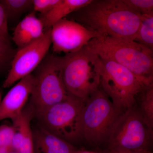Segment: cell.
<instances>
[{"instance_id": "obj_28", "label": "cell", "mask_w": 153, "mask_h": 153, "mask_svg": "<svg viewBox=\"0 0 153 153\" xmlns=\"http://www.w3.org/2000/svg\"><path fill=\"white\" fill-rule=\"evenodd\" d=\"M10 153H18L16 152H15V151H13L12 152H11Z\"/></svg>"}, {"instance_id": "obj_11", "label": "cell", "mask_w": 153, "mask_h": 153, "mask_svg": "<svg viewBox=\"0 0 153 153\" xmlns=\"http://www.w3.org/2000/svg\"><path fill=\"white\" fill-rule=\"evenodd\" d=\"M34 82V75L30 74L10 89L1 101L0 121L10 119L13 121L22 114L32 94Z\"/></svg>"}, {"instance_id": "obj_25", "label": "cell", "mask_w": 153, "mask_h": 153, "mask_svg": "<svg viewBox=\"0 0 153 153\" xmlns=\"http://www.w3.org/2000/svg\"><path fill=\"white\" fill-rule=\"evenodd\" d=\"M108 153H152V152H117L114 151L108 150Z\"/></svg>"}, {"instance_id": "obj_10", "label": "cell", "mask_w": 153, "mask_h": 153, "mask_svg": "<svg viewBox=\"0 0 153 153\" xmlns=\"http://www.w3.org/2000/svg\"><path fill=\"white\" fill-rule=\"evenodd\" d=\"M102 36L71 19L64 18L51 28L53 52L69 54L80 50L93 38Z\"/></svg>"}, {"instance_id": "obj_23", "label": "cell", "mask_w": 153, "mask_h": 153, "mask_svg": "<svg viewBox=\"0 0 153 153\" xmlns=\"http://www.w3.org/2000/svg\"><path fill=\"white\" fill-rule=\"evenodd\" d=\"M0 39L5 41H10L8 28V19L3 8L0 4Z\"/></svg>"}, {"instance_id": "obj_19", "label": "cell", "mask_w": 153, "mask_h": 153, "mask_svg": "<svg viewBox=\"0 0 153 153\" xmlns=\"http://www.w3.org/2000/svg\"><path fill=\"white\" fill-rule=\"evenodd\" d=\"M134 13L141 16L153 13V0H123Z\"/></svg>"}, {"instance_id": "obj_12", "label": "cell", "mask_w": 153, "mask_h": 153, "mask_svg": "<svg viewBox=\"0 0 153 153\" xmlns=\"http://www.w3.org/2000/svg\"><path fill=\"white\" fill-rule=\"evenodd\" d=\"M45 31L42 21L33 11L19 22L15 28L12 39L20 49L41 38Z\"/></svg>"}, {"instance_id": "obj_7", "label": "cell", "mask_w": 153, "mask_h": 153, "mask_svg": "<svg viewBox=\"0 0 153 153\" xmlns=\"http://www.w3.org/2000/svg\"><path fill=\"white\" fill-rule=\"evenodd\" d=\"M100 87L85 102L81 117L82 140L93 146L106 142L121 113Z\"/></svg>"}, {"instance_id": "obj_16", "label": "cell", "mask_w": 153, "mask_h": 153, "mask_svg": "<svg viewBox=\"0 0 153 153\" xmlns=\"http://www.w3.org/2000/svg\"><path fill=\"white\" fill-rule=\"evenodd\" d=\"M145 123L153 128V84L148 85L138 94L135 104Z\"/></svg>"}, {"instance_id": "obj_8", "label": "cell", "mask_w": 153, "mask_h": 153, "mask_svg": "<svg viewBox=\"0 0 153 153\" xmlns=\"http://www.w3.org/2000/svg\"><path fill=\"white\" fill-rule=\"evenodd\" d=\"M84 103L69 94L65 100L37 116L40 126L71 144L82 140L81 117Z\"/></svg>"}, {"instance_id": "obj_2", "label": "cell", "mask_w": 153, "mask_h": 153, "mask_svg": "<svg viewBox=\"0 0 153 153\" xmlns=\"http://www.w3.org/2000/svg\"><path fill=\"white\" fill-rule=\"evenodd\" d=\"M86 47L101 59L113 61L137 76L153 81V50L144 45L102 36L93 38Z\"/></svg>"}, {"instance_id": "obj_17", "label": "cell", "mask_w": 153, "mask_h": 153, "mask_svg": "<svg viewBox=\"0 0 153 153\" xmlns=\"http://www.w3.org/2000/svg\"><path fill=\"white\" fill-rule=\"evenodd\" d=\"M134 41L153 50V13L141 16Z\"/></svg>"}, {"instance_id": "obj_24", "label": "cell", "mask_w": 153, "mask_h": 153, "mask_svg": "<svg viewBox=\"0 0 153 153\" xmlns=\"http://www.w3.org/2000/svg\"><path fill=\"white\" fill-rule=\"evenodd\" d=\"M13 151V150L11 147H0V153H10Z\"/></svg>"}, {"instance_id": "obj_3", "label": "cell", "mask_w": 153, "mask_h": 153, "mask_svg": "<svg viewBox=\"0 0 153 153\" xmlns=\"http://www.w3.org/2000/svg\"><path fill=\"white\" fill-rule=\"evenodd\" d=\"M62 74L68 94L85 102L100 87L101 59L86 46L62 57Z\"/></svg>"}, {"instance_id": "obj_15", "label": "cell", "mask_w": 153, "mask_h": 153, "mask_svg": "<svg viewBox=\"0 0 153 153\" xmlns=\"http://www.w3.org/2000/svg\"><path fill=\"white\" fill-rule=\"evenodd\" d=\"M92 0H60V2L47 13L41 15L45 30L52 27L61 19L87 5Z\"/></svg>"}, {"instance_id": "obj_21", "label": "cell", "mask_w": 153, "mask_h": 153, "mask_svg": "<svg viewBox=\"0 0 153 153\" xmlns=\"http://www.w3.org/2000/svg\"><path fill=\"white\" fill-rule=\"evenodd\" d=\"M15 134L13 126L3 125L0 126V147H11Z\"/></svg>"}, {"instance_id": "obj_18", "label": "cell", "mask_w": 153, "mask_h": 153, "mask_svg": "<svg viewBox=\"0 0 153 153\" xmlns=\"http://www.w3.org/2000/svg\"><path fill=\"white\" fill-rule=\"evenodd\" d=\"M0 4L4 10L8 20L19 18L33 8V0H1Z\"/></svg>"}, {"instance_id": "obj_9", "label": "cell", "mask_w": 153, "mask_h": 153, "mask_svg": "<svg viewBox=\"0 0 153 153\" xmlns=\"http://www.w3.org/2000/svg\"><path fill=\"white\" fill-rule=\"evenodd\" d=\"M52 45L51 28L33 43L19 49L11 62V67L3 86L10 87L20 79L32 74L47 56Z\"/></svg>"}, {"instance_id": "obj_27", "label": "cell", "mask_w": 153, "mask_h": 153, "mask_svg": "<svg viewBox=\"0 0 153 153\" xmlns=\"http://www.w3.org/2000/svg\"><path fill=\"white\" fill-rule=\"evenodd\" d=\"M1 92H0V104H1Z\"/></svg>"}, {"instance_id": "obj_26", "label": "cell", "mask_w": 153, "mask_h": 153, "mask_svg": "<svg viewBox=\"0 0 153 153\" xmlns=\"http://www.w3.org/2000/svg\"><path fill=\"white\" fill-rule=\"evenodd\" d=\"M74 153H97L94 152H90V151H76Z\"/></svg>"}, {"instance_id": "obj_4", "label": "cell", "mask_w": 153, "mask_h": 153, "mask_svg": "<svg viewBox=\"0 0 153 153\" xmlns=\"http://www.w3.org/2000/svg\"><path fill=\"white\" fill-rule=\"evenodd\" d=\"M101 60L100 87L121 112L134 106L138 94L153 84L113 61Z\"/></svg>"}, {"instance_id": "obj_6", "label": "cell", "mask_w": 153, "mask_h": 153, "mask_svg": "<svg viewBox=\"0 0 153 153\" xmlns=\"http://www.w3.org/2000/svg\"><path fill=\"white\" fill-rule=\"evenodd\" d=\"M36 70L30 97L37 116L69 94L63 82L62 57L47 55Z\"/></svg>"}, {"instance_id": "obj_1", "label": "cell", "mask_w": 153, "mask_h": 153, "mask_svg": "<svg viewBox=\"0 0 153 153\" xmlns=\"http://www.w3.org/2000/svg\"><path fill=\"white\" fill-rule=\"evenodd\" d=\"M70 15L71 20L102 36L129 41L135 40L141 20L123 0H92Z\"/></svg>"}, {"instance_id": "obj_5", "label": "cell", "mask_w": 153, "mask_h": 153, "mask_svg": "<svg viewBox=\"0 0 153 153\" xmlns=\"http://www.w3.org/2000/svg\"><path fill=\"white\" fill-rule=\"evenodd\" d=\"M153 129L145 123L135 105L121 113L106 143L108 150L122 152H151Z\"/></svg>"}, {"instance_id": "obj_14", "label": "cell", "mask_w": 153, "mask_h": 153, "mask_svg": "<svg viewBox=\"0 0 153 153\" xmlns=\"http://www.w3.org/2000/svg\"><path fill=\"white\" fill-rule=\"evenodd\" d=\"M33 132L34 146L42 153H74L76 151L72 144L40 126Z\"/></svg>"}, {"instance_id": "obj_22", "label": "cell", "mask_w": 153, "mask_h": 153, "mask_svg": "<svg viewBox=\"0 0 153 153\" xmlns=\"http://www.w3.org/2000/svg\"><path fill=\"white\" fill-rule=\"evenodd\" d=\"M60 0H33V11L41 15L47 13L60 2Z\"/></svg>"}, {"instance_id": "obj_20", "label": "cell", "mask_w": 153, "mask_h": 153, "mask_svg": "<svg viewBox=\"0 0 153 153\" xmlns=\"http://www.w3.org/2000/svg\"><path fill=\"white\" fill-rule=\"evenodd\" d=\"M15 54L10 41L0 39V70L11 63Z\"/></svg>"}, {"instance_id": "obj_13", "label": "cell", "mask_w": 153, "mask_h": 153, "mask_svg": "<svg viewBox=\"0 0 153 153\" xmlns=\"http://www.w3.org/2000/svg\"><path fill=\"white\" fill-rule=\"evenodd\" d=\"M31 114L23 111L13 121L15 129L12 146L18 153H36L30 122Z\"/></svg>"}]
</instances>
